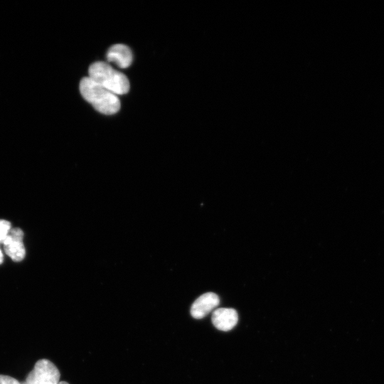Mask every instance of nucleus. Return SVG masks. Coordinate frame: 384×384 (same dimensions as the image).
<instances>
[{"instance_id":"obj_9","label":"nucleus","mask_w":384,"mask_h":384,"mask_svg":"<svg viewBox=\"0 0 384 384\" xmlns=\"http://www.w3.org/2000/svg\"><path fill=\"white\" fill-rule=\"evenodd\" d=\"M0 384H21L16 378L9 375H0Z\"/></svg>"},{"instance_id":"obj_10","label":"nucleus","mask_w":384,"mask_h":384,"mask_svg":"<svg viewBox=\"0 0 384 384\" xmlns=\"http://www.w3.org/2000/svg\"><path fill=\"white\" fill-rule=\"evenodd\" d=\"M3 262V255H2V252L0 250V264H1Z\"/></svg>"},{"instance_id":"obj_7","label":"nucleus","mask_w":384,"mask_h":384,"mask_svg":"<svg viewBox=\"0 0 384 384\" xmlns=\"http://www.w3.org/2000/svg\"><path fill=\"white\" fill-rule=\"evenodd\" d=\"M106 57L109 62L114 63L121 68L129 67L132 62L131 50L123 44H115L111 46Z\"/></svg>"},{"instance_id":"obj_1","label":"nucleus","mask_w":384,"mask_h":384,"mask_svg":"<svg viewBox=\"0 0 384 384\" xmlns=\"http://www.w3.org/2000/svg\"><path fill=\"white\" fill-rule=\"evenodd\" d=\"M80 91L82 96L102 114H112L117 112L120 108L117 96L89 77L81 80Z\"/></svg>"},{"instance_id":"obj_6","label":"nucleus","mask_w":384,"mask_h":384,"mask_svg":"<svg viewBox=\"0 0 384 384\" xmlns=\"http://www.w3.org/2000/svg\"><path fill=\"white\" fill-rule=\"evenodd\" d=\"M237 311L230 308H219L212 315V323L218 329L227 331L232 329L238 323Z\"/></svg>"},{"instance_id":"obj_8","label":"nucleus","mask_w":384,"mask_h":384,"mask_svg":"<svg viewBox=\"0 0 384 384\" xmlns=\"http://www.w3.org/2000/svg\"><path fill=\"white\" fill-rule=\"evenodd\" d=\"M10 230V223L5 220H0V243L4 242Z\"/></svg>"},{"instance_id":"obj_11","label":"nucleus","mask_w":384,"mask_h":384,"mask_svg":"<svg viewBox=\"0 0 384 384\" xmlns=\"http://www.w3.org/2000/svg\"><path fill=\"white\" fill-rule=\"evenodd\" d=\"M58 384H69V383L65 381H60Z\"/></svg>"},{"instance_id":"obj_2","label":"nucleus","mask_w":384,"mask_h":384,"mask_svg":"<svg viewBox=\"0 0 384 384\" xmlns=\"http://www.w3.org/2000/svg\"><path fill=\"white\" fill-rule=\"evenodd\" d=\"M88 73L89 78L116 95L126 94L129 90L127 78L107 63L98 61L92 63Z\"/></svg>"},{"instance_id":"obj_4","label":"nucleus","mask_w":384,"mask_h":384,"mask_svg":"<svg viewBox=\"0 0 384 384\" xmlns=\"http://www.w3.org/2000/svg\"><path fill=\"white\" fill-rule=\"evenodd\" d=\"M23 236V233L20 228L11 229L3 242L6 255L16 262L22 260L25 257Z\"/></svg>"},{"instance_id":"obj_3","label":"nucleus","mask_w":384,"mask_h":384,"mask_svg":"<svg viewBox=\"0 0 384 384\" xmlns=\"http://www.w3.org/2000/svg\"><path fill=\"white\" fill-rule=\"evenodd\" d=\"M60 373L53 363L48 359L38 360L33 369L21 384H58Z\"/></svg>"},{"instance_id":"obj_5","label":"nucleus","mask_w":384,"mask_h":384,"mask_svg":"<svg viewBox=\"0 0 384 384\" xmlns=\"http://www.w3.org/2000/svg\"><path fill=\"white\" fill-rule=\"evenodd\" d=\"M220 303L218 296L213 292H207L201 295L193 303L191 314L195 319H202L215 309Z\"/></svg>"}]
</instances>
